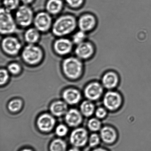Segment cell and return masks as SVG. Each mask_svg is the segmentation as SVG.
Instances as JSON below:
<instances>
[{
  "label": "cell",
  "instance_id": "cell-1",
  "mask_svg": "<svg viewBox=\"0 0 151 151\" xmlns=\"http://www.w3.org/2000/svg\"><path fill=\"white\" fill-rule=\"evenodd\" d=\"M78 17L70 13H65L57 16L53 22L51 32L56 38L68 37L76 30Z\"/></svg>",
  "mask_w": 151,
  "mask_h": 151
},
{
  "label": "cell",
  "instance_id": "cell-2",
  "mask_svg": "<svg viewBox=\"0 0 151 151\" xmlns=\"http://www.w3.org/2000/svg\"><path fill=\"white\" fill-rule=\"evenodd\" d=\"M20 56L22 61L25 64L34 66L40 64L43 61L45 53L38 44H26L23 46Z\"/></svg>",
  "mask_w": 151,
  "mask_h": 151
},
{
  "label": "cell",
  "instance_id": "cell-3",
  "mask_svg": "<svg viewBox=\"0 0 151 151\" xmlns=\"http://www.w3.org/2000/svg\"><path fill=\"white\" fill-rule=\"evenodd\" d=\"M62 72L66 77L75 80L82 75L84 69V61L75 56L63 58L61 63Z\"/></svg>",
  "mask_w": 151,
  "mask_h": 151
},
{
  "label": "cell",
  "instance_id": "cell-4",
  "mask_svg": "<svg viewBox=\"0 0 151 151\" xmlns=\"http://www.w3.org/2000/svg\"><path fill=\"white\" fill-rule=\"evenodd\" d=\"M1 47V51L6 56L15 57L20 55L23 46L20 40L14 34L3 36Z\"/></svg>",
  "mask_w": 151,
  "mask_h": 151
},
{
  "label": "cell",
  "instance_id": "cell-5",
  "mask_svg": "<svg viewBox=\"0 0 151 151\" xmlns=\"http://www.w3.org/2000/svg\"><path fill=\"white\" fill-rule=\"evenodd\" d=\"M35 13L29 5L22 4L14 12L15 20L18 28L26 29L33 25Z\"/></svg>",
  "mask_w": 151,
  "mask_h": 151
},
{
  "label": "cell",
  "instance_id": "cell-6",
  "mask_svg": "<svg viewBox=\"0 0 151 151\" xmlns=\"http://www.w3.org/2000/svg\"><path fill=\"white\" fill-rule=\"evenodd\" d=\"M0 9V32L2 36L14 35L17 31L18 26L14 16L11 12L2 7Z\"/></svg>",
  "mask_w": 151,
  "mask_h": 151
},
{
  "label": "cell",
  "instance_id": "cell-7",
  "mask_svg": "<svg viewBox=\"0 0 151 151\" xmlns=\"http://www.w3.org/2000/svg\"><path fill=\"white\" fill-rule=\"evenodd\" d=\"M73 44L71 38L68 37L56 38L53 41L52 49L56 55L65 58L70 56L74 49Z\"/></svg>",
  "mask_w": 151,
  "mask_h": 151
},
{
  "label": "cell",
  "instance_id": "cell-8",
  "mask_svg": "<svg viewBox=\"0 0 151 151\" xmlns=\"http://www.w3.org/2000/svg\"><path fill=\"white\" fill-rule=\"evenodd\" d=\"M52 17L45 10L38 12L35 14L32 26L41 34L51 32L54 20Z\"/></svg>",
  "mask_w": 151,
  "mask_h": 151
},
{
  "label": "cell",
  "instance_id": "cell-9",
  "mask_svg": "<svg viewBox=\"0 0 151 151\" xmlns=\"http://www.w3.org/2000/svg\"><path fill=\"white\" fill-rule=\"evenodd\" d=\"M75 56L83 61L89 60L95 52L94 46L92 43L86 40L76 46L74 49Z\"/></svg>",
  "mask_w": 151,
  "mask_h": 151
},
{
  "label": "cell",
  "instance_id": "cell-10",
  "mask_svg": "<svg viewBox=\"0 0 151 151\" xmlns=\"http://www.w3.org/2000/svg\"><path fill=\"white\" fill-rule=\"evenodd\" d=\"M97 23V18L91 13H81L78 17V29L87 33L93 31L96 27Z\"/></svg>",
  "mask_w": 151,
  "mask_h": 151
},
{
  "label": "cell",
  "instance_id": "cell-11",
  "mask_svg": "<svg viewBox=\"0 0 151 151\" xmlns=\"http://www.w3.org/2000/svg\"><path fill=\"white\" fill-rule=\"evenodd\" d=\"M88 131L83 128L75 129L70 134L69 140L74 147L78 148L84 147L88 142Z\"/></svg>",
  "mask_w": 151,
  "mask_h": 151
},
{
  "label": "cell",
  "instance_id": "cell-12",
  "mask_svg": "<svg viewBox=\"0 0 151 151\" xmlns=\"http://www.w3.org/2000/svg\"><path fill=\"white\" fill-rule=\"evenodd\" d=\"M103 103L106 109L114 111L120 107L122 103V98L119 93L109 91L104 96Z\"/></svg>",
  "mask_w": 151,
  "mask_h": 151
},
{
  "label": "cell",
  "instance_id": "cell-13",
  "mask_svg": "<svg viewBox=\"0 0 151 151\" xmlns=\"http://www.w3.org/2000/svg\"><path fill=\"white\" fill-rule=\"evenodd\" d=\"M103 87L102 84L97 82L89 84L84 90V95L87 100L96 101L101 97L103 94Z\"/></svg>",
  "mask_w": 151,
  "mask_h": 151
},
{
  "label": "cell",
  "instance_id": "cell-14",
  "mask_svg": "<svg viewBox=\"0 0 151 151\" xmlns=\"http://www.w3.org/2000/svg\"><path fill=\"white\" fill-rule=\"evenodd\" d=\"M37 124L38 128L41 131L45 132H49L54 128L56 120L53 115L44 113L38 118Z\"/></svg>",
  "mask_w": 151,
  "mask_h": 151
},
{
  "label": "cell",
  "instance_id": "cell-15",
  "mask_svg": "<svg viewBox=\"0 0 151 151\" xmlns=\"http://www.w3.org/2000/svg\"><path fill=\"white\" fill-rule=\"evenodd\" d=\"M119 77L118 74L114 71H106L102 78V85L105 88L111 90L118 85Z\"/></svg>",
  "mask_w": 151,
  "mask_h": 151
},
{
  "label": "cell",
  "instance_id": "cell-16",
  "mask_svg": "<svg viewBox=\"0 0 151 151\" xmlns=\"http://www.w3.org/2000/svg\"><path fill=\"white\" fill-rule=\"evenodd\" d=\"M65 121L69 126L76 128L81 125L83 121V115L80 111L71 109L68 111L65 115Z\"/></svg>",
  "mask_w": 151,
  "mask_h": 151
},
{
  "label": "cell",
  "instance_id": "cell-17",
  "mask_svg": "<svg viewBox=\"0 0 151 151\" xmlns=\"http://www.w3.org/2000/svg\"><path fill=\"white\" fill-rule=\"evenodd\" d=\"M25 29L23 33V38L26 44H38L41 39V33L33 26Z\"/></svg>",
  "mask_w": 151,
  "mask_h": 151
},
{
  "label": "cell",
  "instance_id": "cell-18",
  "mask_svg": "<svg viewBox=\"0 0 151 151\" xmlns=\"http://www.w3.org/2000/svg\"><path fill=\"white\" fill-rule=\"evenodd\" d=\"M100 136L102 141L107 144H113L117 138V134L114 129L109 126L101 128Z\"/></svg>",
  "mask_w": 151,
  "mask_h": 151
},
{
  "label": "cell",
  "instance_id": "cell-19",
  "mask_svg": "<svg viewBox=\"0 0 151 151\" xmlns=\"http://www.w3.org/2000/svg\"><path fill=\"white\" fill-rule=\"evenodd\" d=\"M62 0H48L45 5V10L51 16H58L61 14L64 8Z\"/></svg>",
  "mask_w": 151,
  "mask_h": 151
},
{
  "label": "cell",
  "instance_id": "cell-20",
  "mask_svg": "<svg viewBox=\"0 0 151 151\" xmlns=\"http://www.w3.org/2000/svg\"><path fill=\"white\" fill-rule=\"evenodd\" d=\"M63 97L64 101L68 104L74 105L80 101L81 98V92L75 88H68L63 92Z\"/></svg>",
  "mask_w": 151,
  "mask_h": 151
},
{
  "label": "cell",
  "instance_id": "cell-21",
  "mask_svg": "<svg viewBox=\"0 0 151 151\" xmlns=\"http://www.w3.org/2000/svg\"><path fill=\"white\" fill-rule=\"evenodd\" d=\"M50 111L54 116L60 117L65 115L68 112V104L64 101L57 100L50 106Z\"/></svg>",
  "mask_w": 151,
  "mask_h": 151
},
{
  "label": "cell",
  "instance_id": "cell-22",
  "mask_svg": "<svg viewBox=\"0 0 151 151\" xmlns=\"http://www.w3.org/2000/svg\"><path fill=\"white\" fill-rule=\"evenodd\" d=\"M95 107L92 101L87 100H84L80 105V111L83 116L89 117L94 113Z\"/></svg>",
  "mask_w": 151,
  "mask_h": 151
},
{
  "label": "cell",
  "instance_id": "cell-23",
  "mask_svg": "<svg viewBox=\"0 0 151 151\" xmlns=\"http://www.w3.org/2000/svg\"><path fill=\"white\" fill-rule=\"evenodd\" d=\"M88 35L86 33L78 29L71 35V39L75 46L78 45L87 40Z\"/></svg>",
  "mask_w": 151,
  "mask_h": 151
},
{
  "label": "cell",
  "instance_id": "cell-24",
  "mask_svg": "<svg viewBox=\"0 0 151 151\" xmlns=\"http://www.w3.org/2000/svg\"><path fill=\"white\" fill-rule=\"evenodd\" d=\"M67 144L62 139H57L51 142L50 146V151H66Z\"/></svg>",
  "mask_w": 151,
  "mask_h": 151
},
{
  "label": "cell",
  "instance_id": "cell-25",
  "mask_svg": "<svg viewBox=\"0 0 151 151\" xmlns=\"http://www.w3.org/2000/svg\"><path fill=\"white\" fill-rule=\"evenodd\" d=\"M20 0H2V7L12 12L20 7Z\"/></svg>",
  "mask_w": 151,
  "mask_h": 151
},
{
  "label": "cell",
  "instance_id": "cell-26",
  "mask_svg": "<svg viewBox=\"0 0 151 151\" xmlns=\"http://www.w3.org/2000/svg\"><path fill=\"white\" fill-rule=\"evenodd\" d=\"M6 69L10 74L13 75H17L21 73L22 67L21 65L17 61L10 62L7 65Z\"/></svg>",
  "mask_w": 151,
  "mask_h": 151
},
{
  "label": "cell",
  "instance_id": "cell-27",
  "mask_svg": "<svg viewBox=\"0 0 151 151\" xmlns=\"http://www.w3.org/2000/svg\"><path fill=\"white\" fill-rule=\"evenodd\" d=\"M87 126L88 129L93 132L100 131L101 129V122L97 118H92L89 120Z\"/></svg>",
  "mask_w": 151,
  "mask_h": 151
},
{
  "label": "cell",
  "instance_id": "cell-28",
  "mask_svg": "<svg viewBox=\"0 0 151 151\" xmlns=\"http://www.w3.org/2000/svg\"><path fill=\"white\" fill-rule=\"evenodd\" d=\"M66 5L71 9L79 10L82 8L85 0H65Z\"/></svg>",
  "mask_w": 151,
  "mask_h": 151
},
{
  "label": "cell",
  "instance_id": "cell-29",
  "mask_svg": "<svg viewBox=\"0 0 151 151\" xmlns=\"http://www.w3.org/2000/svg\"><path fill=\"white\" fill-rule=\"evenodd\" d=\"M23 106V102L20 99H14L9 103L8 108L10 112H16L20 110Z\"/></svg>",
  "mask_w": 151,
  "mask_h": 151
},
{
  "label": "cell",
  "instance_id": "cell-30",
  "mask_svg": "<svg viewBox=\"0 0 151 151\" xmlns=\"http://www.w3.org/2000/svg\"><path fill=\"white\" fill-rule=\"evenodd\" d=\"M101 139L100 136L96 133H93L89 137L88 144L91 148L97 147L100 144Z\"/></svg>",
  "mask_w": 151,
  "mask_h": 151
},
{
  "label": "cell",
  "instance_id": "cell-31",
  "mask_svg": "<svg viewBox=\"0 0 151 151\" xmlns=\"http://www.w3.org/2000/svg\"><path fill=\"white\" fill-rule=\"evenodd\" d=\"M10 74L6 69L1 68L0 70V84L4 85L8 81Z\"/></svg>",
  "mask_w": 151,
  "mask_h": 151
},
{
  "label": "cell",
  "instance_id": "cell-32",
  "mask_svg": "<svg viewBox=\"0 0 151 151\" xmlns=\"http://www.w3.org/2000/svg\"><path fill=\"white\" fill-rule=\"evenodd\" d=\"M68 132V128L65 125L60 124L55 129V133L59 137L65 136Z\"/></svg>",
  "mask_w": 151,
  "mask_h": 151
},
{
  "label": "cell",
  "instance_id": "cell-33",
  "mask_svg": "<svg viewBox=\"0 0 151 151\" xmlns=\"http://www.w3.org/2000/svg\"><path fill=\"white\" fill-rule=\"evenodd\" d=\"M94 113L96 118L99 119H103L107 115V111L106 108L99 107L96 109Z\"/></svg>",
  "mask_w": 151,
  "mask_h": 151
},
{
  "label": "cell",
  "instance_id": "cell-34",
  "mask_svg": "<svg viewBox=\"0 0 151 151\" xmlns=\"http://www.w3.org/2000/svg\"><path fill=\"white\" fill-rule=\"evenodd\" d=\"M20 1L23 4L29 5L33 2L34 0H20Z\"/></svg>",
  "mask_w": 151,
  "mask_h": 151
},
{
  "label": "cell",
  "instance_id": "cell-35",
  "mask_svg": "<svg viewBox=\"0 0 151 151\" xmlns=\"http://www.w3.org/2000/svg\"><path fill=\"white\" fill-rule=\"evenodd\" d=\"M91 151H111L105 148L98 147L93 149Z\"/></svg>",
  "mask_w": 151,
  "mask_h": 151
},
{
  "label": "cell",
  "instance_id": "cell-36",
  "mask_svg": "<svg viewBox=\"0 0 151 151\" xmlns=\"http://www.w3.org/2000/svg\"><path fill=\"white\" fill-rule=\"evenodd\" d=\"M68 151H81L78 148L74 147L72 148L69 149Z\"/></svg>",
  "mask_w": 151,
  "mask_h": 151
},
{
  "label": "cell",
  "instance_id": "cell-37",
  "mask_svg": "<svg viewBox=\"0 0 151 151\" xmlns=\"http://www.w3.org/2000/svg\"><path fill=\"white\" fill-rule=\"evenodd\" d=\"M33 151L32 150V149H31L27 148V149H23V150H22L21 151Z\"/></svg>",
  "mask_w": 151,
  "mask_h": 151
}]
</instances>
